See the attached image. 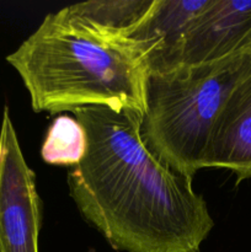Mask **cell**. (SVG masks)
<instances>
[{
	"mask_svg": "<svg viewBox=\"0 0 251 252\" xmlns=\"http://www.w3.org/2000/svg\"><path fill=\"white\" fill-rule=\"evenodd\" d=\"M42 206L9 108L0 126V252H38Z\"/></svg>",
	"mask_w": 251,
	"mask_h": 252,
	"instance_id": "cell-4",
	"label": "cell"
},
{
	"mask_svg": "<svg viewBox=\"0 0 251 252\" xmlns=\"http://www.w3.org/2000/svg\"><path fill=\"white\" fill-rule=\"evenodd\" d=\"M251 54L150 73L140 135L148 149L180 174L193 179L204 169L213 126Z\"/></svg>",
	"mask_w": 251,
	"mask_h": 252,
	"instance_id": "cell-3",
	"label": "cell"
},
{
	"mask_svg": "<svg viewBox=\"0 0 251 252\" xmlns=\"http://www.w3.org/2000/svg\"><path fill=\"white\" fill-rule=\"evenodd\" d=\"M85 150L86 134L83 126L73 116L62 115L49 126L41 155L47 164L75 166Z\"/></svg>",
	"mask_w": 251,
	"mask_h": 252,
	"instance_id": "cell-9",
	"label": "cell"
},
{
	"mask_svg": "<svg viewBox=\"0 0 251 252\" xmlns=\"http://www.w3.org/2000/svg\"><path fill=\"white\" fill-rule=\"evenodd\" d=\"M206 167L229 170L236 185L251 179V68L231 89L214 123Z\"/></svg>",
	"mask_w": 251,
	"mask_h": 252,
	"instance_id": "cell-6",
	"label": "cell"
},
{
	"mask_svg": "<svg viewBox=\"0 0 251 252\" xmlns=\"http://www.w3.org/2000/svg\"><path fill=\"white\" fill-rule=\"evenodd\" d=\"M251 54V0H209L182 41L180 65Z\"/></svg>",
	"mask_w": 251,
	"mask_h": 252,
	"instance_id": "cell-5",
	"label": "cell"
},
{
	"mask_svg": "<svg viewBox=\"0 0 251 252\" xmlns=\"http://www.w3.org/2000/svg\"><path fill=\"white\" fill-rule=\"evenodd\" d=\"M154 0H94L69 9L95 24L127 34L148 14Z\"/></svg>",
	"mask_w": 251,
	"mask_h": 252,
	"instance_id": "cell-8",
	"label": "cell"
},
{
	"mask_svg": "<svg viewBox=\"0 0 251 252\" xmlns=\"http://www.w3.org/2000/svg\"><path fill=\"white\" fill-rule=\"evenodd\" d=\"M86 150L68 174L79 213L115 250L199 252L214 220L193 179L155 154L140 135L142 113L89 106L71 112Z\"/></svg>",
	"mask_w": 251,
	"mask_h": 252,
	"instance_id": "cell-1",
	"label": "cell"
},
{
	"mask_svg": "<svg viewBox=\"0 0 251 252\" xmlns=\"http://www.w3.org/2000/svg\"><path fill=\"white\" fill-rule=\"evenodd\" d=\"M208 4L209 0H154L142 21L127 33L147 51L149 74L179 66L185 34Z\"/></svg>",
	"mask_w": 251,
	"mask_h": 252,
	"instance_id": "cell-7",
	"label": "cell"
},
{
	"mask_svg": "<svg viewBox=\"0 0 251 252\" xmlns=\"http://www.w3.org/2000/svg\"><path fill=\"white\" fill-rule=\"evenodd\" d=\"M6 62L19 73L37 113L89 106L144 113L149 76L144 47L69 6L47 15Z\"/></svg>",
	"mask_w": 251,
	"mask_h": 252,
	"instance_id": "cell-2",
	"label": "cell"
}]
</instances>
